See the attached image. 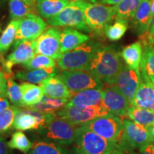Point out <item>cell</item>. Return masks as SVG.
Instances as JSON below:
<instances>
[{
  "mask_svg": "<svg viewBox=\"0 0 154 154\" xmlns=\"http://www.w3.org/2000/svg\"><path fill=\"white\" fill-rule=\"evenodd\" d=\"M124 66L116 45H101L96 50L87 71L108 86L114 85L116 77Z\"/></svg>",
  "mask_w": 154,
  "mask_h": 154,
  "instance_id": "cell-1",
  "label": "cell"
},
{
  "mask_svg": "<svg viewBox=\"0 0 154 154\" xmlns=\"http://www.w3.org/2000/svg\"><path fill=\"white\" fill-rule=\"evenodd\" d=\"M71 154H124L119 143L101 137L84 125L77 128Z\"/></svg>",
  "mask_w": 154,
  "mask_h": 154,
  "instance_id": "cell-2",
  "label": "cell"
},
{
  "mask_svg": "<svg viewBox=\"0 0 154 154\" xmlns=\"http://www.w3.org/2000/svg\"><path fill=\"white\" fill-rule=\"evenodd\" d=\"M101 43L88 40L85 43L63 53L57 61L58 66L61 70H87L88 65Z\"/></svg>",
  "mask_w": 154,
  "mask_h": 154,
  "instance_id": "cell-3",
  "label": "cell"
},
{
  "mask_svg": "<svg viewBox=\"0 0 154 154\" xmlns=\"http://www.w3.org/2000/svg\"><path fill=\"white\" fill-rule=\"evenodd\" d=\"M122 124L124 131L119 145L124 154H136L152 143L147 128L124 118L122 119Z\"/></svg>",
  "mask_w": 154,
  "mask_h": 154,
  "instance_id": "cell-4",
  "label": "cell"
},
{
  "mask_svg": "<svg viewBox=\"0 0 154 154\" xmlns=\"http://www.w3.org/2000/svg\"><path fill=\"white\" fill-rule=\"evenodd\" d=\"M85 4L86 2L84 0H72L57 14L47 19V23L52 26L72 27L90 33L91 31L86 26L84 18Z\"/></svg>",
  "mask_w": 154,
  "mask_h": 154,
  "instance_id": "cell-5",
  "label": "cell"
},
{
  "mask_svg": "<svg viewBox=\"0 0 154 154\" xmlns=\"http://www.w3.org/2000/svg\"><path fill=\"white\" fill-rule=\"evenodd\" d=\"M86 26L90 31L98 35L104 34V27L115 19L113 7L100 2H86L84 8Z\"/></svg>",
  "mask_w": 154,
  "mask_h": 154,
  "instance_id": "cell-6",
  "label": "cell"
},
{
  "mask_svg": "<svg viewBox=\"0 0 154 154\" xmlns=\"http://www.w3.org/2000/svg\"><path fill=\"white\" fill-rule=\"evenodd\" d=\"M78 127L64 119L56 117L38 131L46 140L61 146H69L74 142Z\"/></svg>",
  "mask_w": 154,
  "mask_h": 154,
  "instance_id": "cell-7",
  "label": "cell"
},
{
  "mask_svg": "<svg viewBox=\"0 0 154 154\" xmlns=\"http://www.w3.org/2000/svg\"><path fill=\"white\" fill-rule=\"evenodd\" d=\"M122 119L119 116L108 113L83 125L101 137L119 143L124 131Z\"/></svg>",
  "mask_w": 154,
  "mask_h": 154,
  "instance_id": "cell-8",
  "label": "cell"
},
{
  "mask_svg": "<svg viewBox=\"0 0 154 154\" xmlns=\"http://www.w3.org/2000/svg\"><path fill=\"white\" fill-rule=\"evenodd\" d=\"M72 93L86 89H102L104 84L87 70H62L57 76Z\"/></svg>",
  "mask_w": 154,
  "mask_h": 154,
  "instance_id": "cell-9",
  "label": "cell"
},
{
  "mask_svg": "<svg viewBox=\"0 0 154 154\" xmlns=\"http://www.w3.org/2000/svg\"><path fill=\"white\" fill-rule=\"evenodd\" d=\"M101 106L88 107H78L66 106L56 112L57 118L64 119L74 125L80 126L101 116L108 114Z\"/></svg>",
  "mask_w": 154,
  "mask_h": 154,
  "instance_id": "cell-10",
  "label": "cell"
},
{
  "mask_svg": "<svg viewBox=\"0 0 154 154\" xmlns=\"http://www.w3.org/2000/svg\"><path fill=\"white\" fill-rule=\"evenodd\" d=\"M13 47L14 51L7 57V59H4L2 54H0V62L4 74L14 76L11 69L14 65L26 62L36 55L35 40L14 42Z\"/></svg>",
  "mask_w": 154,
  "mask_h": 154,
  "instance_id": "cell-11",
  "label": "cell"
},
{
  "mask_svg": "<svg viewBox=\"0 0 154 154\" xmlns=\"http://www.w3.org/2000/svg\"><path fill=\"white\" fill-rule=\"evenodd\" d=\"M61 31L57 26L49 27L44 31L35 40L36 54H43L58 60L62 54L60 52Z\"/></svg>",
  "mask_w": 154,
  "mask_h": 154,
  "instance_id": "cell-12",
  "label": "cell"
},
{
  "mask_svg": "<svg viewBox=\"0 0 154 154\" xmlns=\"http://www.w3.org/2000/svg\"><path fill=\"white\" fill-rule=\"evenodd\" d=\"M47 29V23L42 17L31 13L20 19L14 42L34 41Z\"/></svg>",
  "mask_w": 154,
  "mask_h": 154,
  "instance_id": "cell-13",
  "label": "cell"
},
{
  "mask_svg": "<svg viewBox=\"0 0 154 154\" xmlns=\"http://www.w3.org/2000/svg\"><path fill=\"white\" fill-rule=\"evenodd\" d=\"M101 106L109 113L124 119L130 102L115 85L102 89Z\"/></svg>",
  "mask_w": 154,
  "mask_h": 154,
  "instance_id": "cell-14",
  "label": "cell"
},
{
  "mask_svg": "<svg viewBox=\"0 0 154 154\" xmlns=\"http://www.w3.org/2000/svg\"><path fill=\"white\" fill-rule=\"evenodd\" d=\"M140 84L139 70L130 69L124 64L116 77L114 85L131 102Z\"/></svg>",
  "mask_w": 154,
  "mask_h": 154,
  "instance_id": "cell-15",
  "label": "cell"
},
{
  "mask_svg": "<svg viewBox=\"0 0 154 154\" xmlns=\"http://www.w3.org/2000/svg\"><path fill=\"white\" fill-rule=\"evenodd\" d=\"M140 84L130 106H137L154 111V84L148 76L140 72Z\"/></svg>",
  "mask_w": 154,
  "mask_h": 154,
  "instance_id": "cell-16",
  "label": "cell"
},
{
  "mask_svg": "<svg viewBox=\"0 0 154 154\" xmlns=\"http://www.w3.org/2000/svg\"><path fill=\"white\" fill-rule=\"evenodd\" d=\"M149 0H141L138 5L134 18L132 19V28L138 36L149 30L152 20Z\"/></svg>",
  "mask_w": 154,
  "mask_h": 154,
  "instance_id": "cell-17",
  "label": "cell"
},
{
  "mask_svg": "<svg viewBox=\"0 0 154 154\" xmlns=\"http://www.w3.org/2000/svg\"><path fill=\"white\" fill-rule=\"evenodd\" d=\"M44 95L56 99H70L73 93L57 76L50 77L39 84Z\"/></svg>",
  "mask_w": 154,
  "mask_h": 154,
  "instance_id": "cell-18",
  "label": "cell"
},
{
  "mask_svg": "<svg viewBox=\"0 0 154 154\" xmlns=\"http://www.w3.org/2000/svg\"><path fill=\"white\" fill-rule=\"evenodd\" d=\"M102 89H86L73 93L66 106L88 107L101 106Z\"/></svg>",
  "mask_w": 154,
  "mask_h": 154,
  "instance_id": "cell-19",
  "label": "cell"
},
{
  "mask_svg": "<svg viewBox=\"0 0 154 154\" xmlns=\"http://www.w3.org/2000/svg\"><path fill=\"white\" fill-rule=\"evenodd\" d=\"M89 40L87 34H83L76 29L65 27L61 31L60 36V52L70 51Z\"/></svg>",
  "mask_w": 154,
  "mask_h": 154,
  "instance_id": "cell-20",
  "label": "cell"
},
{
  "mask_svg": "<svg viewBox=\"0 0 154 154\" xmlns=\"http://www.w3.org/2000/svg\"><path fill=\"white\" fill-rule=\"evenodd\" d=\"M59 73V70L56 66L48 67L27 71H19L14 75V78L32 84H40L50 77L57 76Z\"/></svg>",
  "mask_w": 154,
  "mask_h": 154,
  "instance_id": "cell-21",
  "label": "cell"
},
{
  "mask_svg": "<svg viewBox=\"0 0 154 154\" xmlns=\"http://www.w3.org/2000/svg\"><path fill=\"white\" fill-rule=\"evenodd\" d=\"M143 55V46L140 41L127 46L121 51V57L126 66L134 70H139Z\"/></svg>",
  "mask_w": 154,
  "mask_h": 154,
  "instance_id": "cell-22",
  "label": "cell"
},
{
  "mask_svg": "<svg viewBox=\"0 0 154 154\" xmlns=\"http://www.w3.org/2000/svg\"><path fill=\"white\" fill-rule=\"evenodd\" d=\"M69 100V99H56L44 96L38 103L22 109L43 113L57 112L66 106Z\"/></svg>",
  "mask_w": 154,
  "mask_h": 154,
  "instance_id": "cell-23",
  "label": "cell"
},
{
  "mask_svg": "<svg viewBox=\"0 0 154 154\" xmlns=\"http://www.w3.org/2000/svg\"><path fill=\"white\" fill-rule=\"evenodd\" d=\"M69 3V0H36L35 7L41 17L48 19L57 14Z\"/></svg>",
  "mask_w": 154,
  "mask_h": 154,
  "instance_id": "cell-24",
  "label": "cell"
},
{
  "mask_svg": "<svg viewBox=\"0 0 154 154\" xmlns=\"http://www.w3.org/2000/svg\"><path fill=\"white\" fill-rule=\"evenodd\" d=\"M22 92V108L38 103L44 96V93L39 86L29 82H23L19 85Z\"/></svg>",
  "mask_w": 154,
  "mask_h": 154,
  "instance_id": "cell-25",
  "label": "cell"
},
{
  "mask_svg": "<svg viewBox=\"0 0 154 154\" xmlns=\"http://www.w3.org/2000/svg\"><path fill=\"white\" fill-rule=\"evenodd\" d=\"M126 116L134 122L142 125L146 128H148L154 123V111L134 106H130L128 108Z\"/></svg>",
  "mask_w": 154,
  "mask_h": 154,
  "instance_id": "cell-26",
  "label": "cell"
},
{
  "mask_svg": "<svg viewBox=\"0 0 154 154\" xmlns=\"http://www.w3.org/2000/svg\"><path fill=\"white\" fill-rule=\"evenodd\" d=\"M143 46V55L139 72L147 75L154 84V44Z\"/></svg>",
  "mask_w": 154,
  "mask_h": 154,
  "instance_id": "cell-27",
  "label": "cell"
},
{
  "mask_svg": "<svg viewBox=\"0 0 154 154\" xmlns=\"http://www.w3.org/2000/svg\"><path fill=\"white\" fill-rule=\"evenodd\" d=\"M29 154H68V152L66 149L54 142L38 140L32 143Z\"/></svg>",
  "mask_w": 154,
  "mask_h": 154,
  "instance_id": "cell-28",
  "label": "cell"
},
{
  "mask_svg": "<svg viewBox=\"0 0 154 154\" xmlns=\"http://www.w3.org/2000/svg\"><path fill=\"white\" fill-rule=\"evenodd\" d=\"M141 0H122L113 6L115 18L132 20Z\"/></svg>",
  "mask_w": 154,
  "mask_h": 154,
  "instance_id": "cell-29",
  "label": "cell"
},
{
  "mask_svg": "<svg viewBox=\"0 0 154 154\" xmlns=\"http://www.w3.org/2000/svg\"><path fill=\"white\" fill-rule=\"evenodd\" d=\"M128 27V21L126 19L115 18L113 24H107L104 27V34L111 42H116L124 36Z\"/></svg>",
  "mask_w": 154,
  "mask_h": 154,
  "instance_id": "cell-30",
  "label": "cell"
},
{
  "mask_svg": "<svg viewBox=\"0 0 154 154\" xmlns=\"http://www.w3.org/2000/svg\"><path fill=\"white\" fill-rule=\"evenodd\" d=\"M20 19H12L0 37V54H4L14 43Z\"/></svg>",
  "mask_w": 154,
  "mask_h": 154,
  "instance_id": "cell-31",
  "label": "cell"
},
{
  "mask_svg": "<svg viewBox=\"0 0 154 154\" xmlns=\"http://www.w3.org/2000/svg\"><path fill=\"white\" fill-rule=\"evenodd\" d=\"M5 75L7 84V96L8 97L9 101L14 106L19 108H22V92H21L20 86L13 79L14 76L8 74Z\"/></svg>",
  "mask_w": 154,
  "mask_h": 154,
  "instance_id": "cell-32",
  "label": "cell"
},
{
  "mask_svg": "<svg viewBox=\"0 0 154 154\" xmlns=\"http://www.w3.org/2000/svg\"><path fill=\"white\" fill-rule=\"evenodd\" d=\"M9 15L11 19H20L32 13L33 9L24 0H9Z\"/></svg>",
  "mask_w": 154,
  "mask_h": 154,
  "instance_id": "cell-33",
  "label": "cell"
},
{
  "mask_svg": "<svg viewBox=\"0 0 154 154\" xmlns=\"http://www.w3.org/2000/svg\"><path fill=\"white\" fill-rule=\"evenodd\" d=\"M7 146L9 149H17L26 153L30 151L32 143L24 133L19 131L12 135L11 140L7 143Z\"/></svg>",
  "mask_w": 154,
  "mask_h": 154,
  "instance_id": "cell-34",
  "label": "cell"
},
{
  "mask_svg": "<svg viewBox=\"0 0 154 154\" xmlns=\"http://www.w3.org/2000/svg\"><path fill=\"white\" fill-rule=\"evenodd\" d=\"M22 66L26 70H31V69L54 67L56 66V62L54 59H51L47 56L36 54L30 60L22 63Z\"/></svg>",
  "mask_w": 154,
  "mask_h": 154,
  "instance_id": "cell-35",
  "label": "cell"
},
{
  "mask_svg": "<svg viewBox=\"0 0 154 154\" xmlns=\"http://www.w3.org/2000/svg\"><path fill=\"white\" fill-rule=\"evenodd\" d=\"M20 108L16 106H10L0 112V134L7 132L13 126L16 114Z\"/></svg>",
  "mask_w": 154,
  "mask_h": 154,
  "instance_id": "cell-36",
  "label": "cell"
},
{
  "mask_svg": "<svg viewBox=\"0 0 154 154\" xmlns=\"http://www.w3.org/2000/svg\"><path fill=\"white\" fill-rule=\"evenodd\" d=\"M139 41L141 42L142 45L154 44V15L152 17L149 30L139 35Z\"/></svg>",
  "mask_w": 154,
  "mask_h": 154,
  "instance_id": "cell-37",
  "label": "cell"
},
{
  "mask_svg": "<svg viewBox=\"0 0 154 154\" xmlns=\"http://www.w3.org/2000/svg\"><path fill=\"white\" fill-rule=\"evenodd\" d=\"M7 84L4 72H0V97H7Z\"/></svg>",
  "mask_w": 154,
  "mask_h": 154,
  "instance_id": "cell-38",
  "label": "cell"
},
{
  "mask_svg": "<svg viewBox=\"0 0 154 154\" xmlns=\"http://www.w3.org/2000/svg\"><path fill=\"white\" fill-rule=\"evenodd\" d=\"M9 147L6 140L2 137H0V154H9Z\"/></svg>",
  "mask_w": 154,
  "mask_h": 154,
  "instance_id": "cell-39",
  "label": "cell"
},
{
  "mask_svg": "<svg viewBox=\"0 0 154 154\" xmlns=\"http://www.w3.org/2000/svg\"><path fill=\"white\" fill-rule=\"evenodd\" d=\"M136 154H154V146L153 143L146 146L144 149L137 152Z\"/></svg>",
  "mask_w": 154,
  "mask_h": 154,
  "instance_id": "cell-40",
  "label": "cell"
},
{
  "mask_svg": "<svg viewBox=\"0 0 154 154\" xmlns=\"http://www.w3.org/2000/svg\"><path fill=\"white\" fill-rule=\"evenodd\" d=\"M10 106V103L6 97H0V112Z\"/></svg>",
  "mask_w": 154,
  "mask_h": 154,
  "instance_id": "cell-41",
  "label": "cell"
},
{
  "mask_svg": "<svg viewBox=\"0 0 154 154\" xmlns=\"http://www.w3.org/2000/svg\"><path fill=\"white\" fill-rule=\"evenodd\" d=\"M122 0H100L99 2L103 5H115L119 2H120Z\"/></svg>",
  "mask_w": 154,
  "mask_h": 154,
  "instance_id": "cell-42",
  "label": "cell"
},
{
  "mask_svg": "<svg viewBox=\"0 0 154 154\" xmlns=\"http://www.w3.org/2000/svg\"><path fill=\"white\" fill-rule=\"evenodd\" d=\"M148 131H149V133L150 134V136H151L152 143H154V123L151 126L148 127Z\"/></svg>",
  "mask_w": 154,
  "mask_h": 154,
  "instance_id": "cell-43",
  "label": "cell"
},
{
  "mask_svg": "<svg viewBox=\"0 0 154 154\" xmlns=\"http://www.w3.org/2000/svg\"><path fill=\"white\" fill-rule=\"evenodd\" d=\"M150 9H151V13L152 16L154 15V0H149Z\"/></svg>",
  "mask_w": 154,
  "mask_h": 154,
  "instance_id": "cell-44",
  "label": "cell"
},
{
  "mask_svg": "<svg viewBox=\"0 0 154 154\" xmlns=\"http://www.w3.org/2000/svg\"><path fill=\"white\" fill-rule=\"evenodd\" d=\"M24 1L26 2L27 5H29L31 7H35V4L36 0H24Z\"/></svg>",
  "mask_w": 154,
  "mask_h": 154,
  "instance_id": "cell-45",
  "label": "cell"
},
{
  "mask_svg": "<svg viewBox=\"0 0 154 154\" xmlns=\"http://www.w3.org/2000/svg\"><path fill=\"white\" fill-rule=\"evenodd\" d=\"M84 1L86 2H90V3H95L99 2L100 0H84Z\"/></svg>",
  "mask_w": 154,
  "mask_h": 154,
  "instance_id": "cell-46",
  "label": "cell"
},
{
  "mask_svg": "<svg viewBox=\"0 0 154 154\" xmlns=\"http://www.w3.org/2000/svg\"><path fill=\"white\" fill-rule=\"evenodd\" d=\"M6 0H0V3H2V2H5Z\"/></svg>",
  "mask_w": 154,
  "mask_h": 154,
  "instance_id": "cell-47",
  "label": "cell"
},
{
  "mask_svg": "<svg viewBox=\"0 0 154 154\" xmlns=\"http://www.w3.org/2000/svg\"><path fill=\"white\" fill-rule=\"evenodd\" d=\"M153 146H154V143H153Z\"/></svg>",
  "mask_w": 154,
  "mask_h": 154,
  "instance_id": "cell-48",
  "label": "cell"
},
{
  "mask_svg": "<svg viewBox=\"0 0 154 154\" xmlns=\"http://www.w3.org/2000/svg\"><path fill=\"white\" fill-rule=\"evenodd\" d=\"M0 31H1V29H0Z\"/></svg>",
  "mask_w": 154,
  "mask_h": 154,
  "instance_id": "cell-49",
  "label": "cell"
},
{
  "mask_svg": "<svg viewBox=\"0 0 154 154\" xmlns=\"http://www.w3.org/2000/svg\"><path fill=\"white\" fill-rule=\"evenodd\" d=\"M0 69H1V67H0Z\"/></svg>",
  "mask_w": 154,
  "mask_h": 154,
  "instance_id": "cell-50",
  "label": "cell"
}]
</instances>
